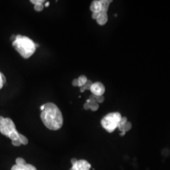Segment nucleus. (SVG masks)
<instances>
[{"label":"nucleus","instance_id":"f257e3e1","mask_svg":"<svg viewBox=\"0 0 170 170\" xmlns=\"http://www.w3.org/2000/svg\"><path fill=\"white\" fill-rule=\"evenodd\" d=\"M40 117L45 126L51 131H57L63 125L62 114L57 106L53 103L44 104V109L42 111Z\"/></svg>","mask_w":170,"mask_h":170},{"label":"nucleus","instance_id":"f03ea898","mask_svg":"<svg viewBox=\"0 0 170 170\" xmlns=\"http://www.w3.org/2000/svg\"><path fill=\"white\" fill-rule=\"evenodd\" d=\"M16 51L25 59L30 57L36 50V44L30 38L18 35L12 43Z\"/></svg>","mask_w":170,"mask_h":170},{"label":"nucleus","instance_id":"7ed1b4c3","mask_svg":"<svg viewBox=\"0 0 170 170\" xmlns=\"http://www.w3.org/2000/svg\"><path fill=\"white\" fill-rule=\"evenodd\" d=\"M0 132L11 140L18 139L19 132L16 129L13 121L10 118L0 116Z\"/></svg>","mask_w":170,"mask_h":170},{"label":"nucleus","instance_id":"20e7f679","mask_svg":"<svg viewBox=\"0 0 170 170\" xmlns=\"http://www.w3.org/2000/svg\"><path fill=\"white\" fill-rule=\"evenodd\" d=\"M121 118L122 116L118 112L110 113L102 118L101 121L102 126L108 132L112 133L118 128Z\"/></svg>","mask_w":170,"mask_h":170},{"label":"nucleus","instance_id":"39448f33","mask_svg":"<svg viewBox=\"0 0 170 170\" xmlns=\"http://www.w3.org/2000/svg\"><path fill=\"white\" fill-rule=\"evenodd\" d=\"M112 2L110 0H94L90 5V10L93 13H107Z\"/></svg>","mask_w":170,"mask_h":170},{"label":"nucleus","instance_id":"423d86ee","mask_svg":"<svg viewBox=\"0 0 170 170\" xmlns=\"http://www.w3.org/2000/svg\"><path fill=\"white\" fill-rule=\"evenodd\" d=\"M90 91L92 94L95 96H101L105 93V88L103 84L101 82H95L93 83Z\"/></svg>","mask_w":170,"mask_h":170},{"label":"nucleus","instance_id":"0eeeda50","mask_svg":"<svg viewBox=\"0 0 170 170\" xmlns=\"http://www.w3.org/2000/svg\"><path fill=\"white\" fill-rule=\"evenodd\" d=\"M72 167H74L76 170H90L91 164L85 159H80Z\"/></svg>","mask_w":170,"mask_h":170},{"label":"nucleus","instance_id":"6e6552de","mask_svg":"<svg viewBox=\"0 0 170 170\" xmlns=\"http://www.w3.org/2000/svg\"><path fill=\"white\" fill-rule=\"evenodd\" d=\"M108 20L107 13H100L99 16L96 18L97 23L100 25H104L107 23Z\"/></svg>","mask_w":170,"mask_h":170},{"label":"nucleus","instance_id":"1a4fd4ad","mask_svg":"<svg viewBox=\"0 0 170 170\" xmlns=\"http://www.w3.org/2000/svg\"><path fill=\"white\" fill-rule=\"evenodd\" d=\"M11 170H37V169L34 166L30 164H27L25 166H23L15 164L12 166Z\"/></svg>","mask_w":170,"mask_h":170},{"label":"nucleus","instance_id":"9d476101","mask_svg":"<svg viewBox=\"0 0 170 170\" xmlns=\"http://www.w3.org/2000/svg\"><path fill=\"white\" fill-rule=\"evenodd\" d=\"M118 129L121 131V132H128L131 129H132V124L131 122H126L123 126H121V127H118Z\"/></svg>","mask_w":170,"mask_h":170},{"label":"nucleus","instance_id":"9b49d317","mask_svg":"<svg viewBox=\"0 0 170 170\" xmlns=\"http://www.w3.org/2000/svg\"><path fill=\"white\" fill-rule=\"evenodd\" d=\"M78 86L83 87L85 85V84L86 83V81H88V78L86 76L81 75L78 78Z\"/></svg>","mask_w":170,"mask_h":170},{"label":"nucleus","instance_id":"f8f14e48","mask_svg":"<svg viewBox=\"0 0 170 170\" xmlns=\"http://www.w3.org/2000/svg\"><path fill=\"white\" fill-rule=\"evenodd\" d=\"M18 139L19 140H20L21 144H23V145H27L28 143H29V140L25 136H23V134H18Z\"/></svg>","mask_w":170,"mask_h":170},{"label":"nucleus","instance_id":"ddd939ff","mask_svg":"<svg viewBox=\"0 0 170 170\" xmlns=\"http://www.w3.org/2000/svg\"><path fill=\"white\" fill-rule=\"evenodd\" d=\"M16 164H17L18 166H25L27 164V163L24 159H23L21 158H18L16 159Z\"/></svg>","mask_w":170,"mask_h":170},{"label":"nucleus","instance_id":"4468645a","mask_svg":"<svg viewBox=\"0 0 170 170\" xmlns=\"http://www.w3.org/2000/svg\"><path fill=\"white\" fill-rule=\"evenodd\" d=\"M99 108V105L98 103L94 102V103H93L90 104V109L92 111L95 112L96 110H98Z\"/></svg>","mask_w":170,"mask_h":170},{"label":"nucleus","instance_id":"2eb2a0df","mask_svg":"<svg viewBox=\"0 0 170 170\" xmlns=\"http://www.w3.org/2000/svg\"><path fill=\"white\" fill-rule=\"evenodd\" d=\"M126 122H127V118L126 117H124L122 118H121L120 122H119V124H118V127H121V126H123Z\"/></svg>","mask_w":170,"mask_h":170},{"label":"nucleus","instance_id":"dca6fc26","mask_svg":"<svg viewBox=\"0 0 170 170\" xmlns=\"http://www.w3.org/2000/svg\"><path fill=\"white\" fill-rule=\"evenodd\" d=\"M93 82L90 80H88L86 81V83L85 84V85L83 86L84 88V89L86 90H90V88L93 85Z\"/></svg>","mask_w":170,"mask_h":170},{"label":"nucleus","instance_id":"f3484780","mask_svg":"<svg viewBox=\"0 0 170 170\" xmlns=\"http://www.w3.org/2000/svg\"><path fill=\"white\" fill-rule=\"evenodd\" d=\"M104 100H105V98H104L103 95L96 96V103H102L104 102Z\"/></svg>","mask_w":170,"mask_h":170},{"label":"nucleus","instance_id":"a211bd4d","mask_svg":"<svg viewBox=\"0 0 170 170\" xmlns=\"http://www.w3.org/2000/svg\"><path fill=\"white\" fill-rule=\"evenodd\" d=\"M44 6L43 4H38L34 6V10L37 11H42L44 10Z\"/></svg>","mask_w":170,"mask_h":170},{"label":"nucleus","instance_id":"6ab92c4d","mask_svg":"<svg viewBox=\"0 0 170 170\" xmlns=\"http://www.w3.org/2000/svg\"><path fill=\"white\" fill-rule=\"evenodd\" d=\"M12 144L14 145V146L18 147V146H20V145H21V143L20 140H19V139H15V140H12Z\"/></svg>","mask_w":170,"mask_h":170},{"label":"nucleus","instance_id":"aec40b11","mask_svg":"<svg viewBox=\"0 0 170 170\" xmlns=\"http://www.w3.org/2000/svg\"><path fill=\"white\" fill-rule=\"evenodd\" d=\"M30 2L34 5H38V4H43L45 2L44 0H31Z\"/></svg>","mask_w":170,"mask_h":170},{"label":"nucleus","instance_id":"412c9836","mask_svg":"<svg viewBox=\"0 0 170 170\" xmlns=\"http://www.w3.org/2000/svg\"><path fill=\"white\" fill-rule=\"evenodd\" d=\"M3 74L2 73V72H0V89H2L4 85L3 84V80H2V76H3Z\"/></svg>","mask_w":170,"mask_h":170},{"label":"nucleus","instance_id":"4be33fe9","mask_svg":"<svg viewBox=\"0 0 170 170\" xmlns=\"http://www.w3.org/2000/svg\"><path fill=\"white\" fill-rule=\"evenodd\" d=\"M72 85H73L74 86H78V78L73 80V81H72Z\"/></svg>","mask_w":170,"mask_h":170},{"label":"nucleus","instance_id":"5701e85b","mask_svg":"<svg viewBox=\"0 0 170 170\" xmlns=\"http://www.w3.org/2000/svg\"><path fill=\"white\" fill-rule=\"evenodd\" d=\"M84 108L85 109V110H89V109H90V103H88V102H86L85 104H84Z\"/></svg>","mask_w":170,"mask_h":170},{"label":"nucleus","instance_id":"b1692460","mask_svg":"<svg viewBox=\"0 0 170 170\" xmlns=\"http://www.w3.org/2000/svg\"><path fill=\"white\" fill-rule=\"evenodd\" d=\"M99 13H92V18L94 19V20H96L97 17H98L99 15Z\"/></svg>","mask_w":170,"mask_h":170},{"label":"nucleus","instance_id":"393cba45","mask_svg":"<svg viewBox=\"0 0 170 170\" xmlns=\"http://www.w3.org/2000/svg\"><path fill=\"white\" fill-rule=\"evenodd\" d=\"M78 159H76V158H73V159H71V163H72V166H74V165H75L76 164V163L78 162Z\"/></svg>","mask_w":170,"mask_h":170},{"label":"nucleus","instance_id":"a878e982","mask_svg":"<svg viewBox=\"0 0 170 170\" xmlns=\"http://www.w3.org/2000/svg\"><path fill=\"white\" fill-rule=\"evenodd\" d=\"M49 5H50V3H49V2H46L45 4V7H47L49 6Z\"/></svg>","mask_w":170,"mask_h":170},{"label":"nucleus","instance_id":"bb28decb","mask_svg":"<svg viewBox=\"0 0 170 170\" xmlns=\"http://www.w3.org/2000/svg\"><path fill=\"white\" fill-rule=\"evenodd\" d=\"M85 91V90L84 89V88H83V87H81V88H80V91L83 93V92H84Z\"/></svg>","mask_w":170,"mask_h":170},{"label":"nucleus","instance_id":"cd10ccee","mask_svg":"<svg viewBox=\"0 0 170 170\" xmlns=\"http://www.w3.org/2000/svg\"><path fill=\"white\" fill-rule=\"evenodd\" d=\"M126 134V132H121V134H120V136H124V135Z\"/></svg>","mask_w":170,"mask_h":170},{"label":"nucleus","instance_id":"c85d7f7f","mask_svg":"<svg viewBox=\"0 0 170 170\" xmlns=\"http://www.w3.org/2000/svg\"><path fill=\"white\" fill-rule=\"evenodd\" d=\"M44 109V105H42L41 107H40V110L42 111Z\"/></svg>","mask_w":170,"mask_h":170},{"label":"nucleus","instance_id":"c756f323","mask_svg":"<svg viewBox=\"0 0 170 170\" xmlns=\"http://www.w3.org/2000/svg\"><path fill=\"white\" fill-rule=\"evenodd\" d=\"M69 170H76V169H75L74 167H72V168H71Z\"/></svg>","mask_w":170,"mask_h":170}]
</instances>
